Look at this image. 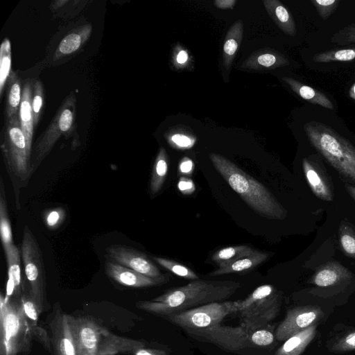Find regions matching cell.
I'll use <instances>...</instances> for the list:
<instances>
[{
	"label": "cell",
	"mask_w": 355,
	"mask_h": 355,
	"mask_svg": "<svg viewBox=\"0 0 355 355\" xmlns=\"http://www.w3.org/2000/svg\"><path fill=\"white\" fill-rule=\"evenodd\" d=\"M266 10L277 26L290 36L296 35V26L290 12L277 0H265Z\"/></svg>",
	"instance_id": "cell-22"
},
{
	"label": "cell",
	"mask_w": 355,
	"mask_h": 355,
	"mask_svg": "<svg viewBox=\"0 0 355 355\" xmlns=\"http://www.w3.org/2000/svg\"><path fill=\"white\" fill-rule=\"evenodd\" d=\"M76 98L67 96L46 130L37 140L31 155V172L37 169L49 155L56 141L62 136L67 137L74 130Z\"/></svg>",
	"instance_id": "cell-8"
},
{
	"label": "cell",
	"mask_w": 355,
	"mask_h": 355,
	"mask_svg": "<svg viewBox=\"0 0 355 355\" xmlns=\"http://www.w3.org/2000/svg\"><path fill=\"white\" fill-rule=\"evenodd\" d=\"M320 17L325 20L332 15L338 7L340 0H311Z\"/></svg>",
	"instance_id": "cell-38"
},
{
	"label": "cell",
	"mask_w": 355,
	"mask_h": 355,
	"mask_svg": "<svg viewBox=\"0 0 355 355\" xmlns=\"http://www.w3.org/2000/svg\"><path fill=\"white\" fill-rule=\"evenodd\" d=\"M302 168L312 192L321 200H333V183L323 164L315 157H305L302 160Z\"/></svg>",
	"instance_id": "cell-15"
},
{
	"label": "cell",
	"mask_w": 355,
	"mask_h": 355,
	"mask_svg": "<svg viewBox=\"0 0 355 355\" xmlns=\"http://www.w3.org/2000/svg\"><path fill=\"white\" fill-rule=\"evenodd\" d=\"M110 261L153 278L164 275L147 255L134 248L123 245H112L106 249Z\"/></svg>",
	"instance_id": "cell-12"
},
{
	"label": "cell",
	"mask_w": 355,
	"mask_h": 355,
	"mask_svg": "<svg viewBox=\"0 0 355 355\" xmlns=\"http://www.w3.org/2000/svg\"><path fill=\"white\" fill-rule=\"evenodd\" d=\"M188 58L187 53L185 51H181L179 52L177 56V61L178 63H184Z\"/></svg>",
	"instance_id": "cell-47"
},
{
	"label": "cell",
	"mask_w": 355,
	"mask_h": 355,
	"mask_svg": "<svg viewBox=\"0 0 355 355\" xmlns=\"http://www.w3.org/2000/svg\"><path fill=\"white\" fill-rule=\"evenodd\" d=\"M105 271L110 279L130 288L155 286L165 283L168 279L166 275L159 278L148 277L112 261H105Z\"/></svg>",
	"instance_id": "cell-16"
},
{
	"label": "cell",
	"mask_w": 355,
	"mask_h": 355,
	"mask_svg": "<svg viewBox=\"0 0 355 355\" xmlns=\"http://www.w3.org/2000/svg\"><path fill=\"white\" fill-rule=\"evenodd\" d=\"M153 259L159 265L175 275L191 280L199 279L198 275L194 271L178 262L157 257H153Z\"/></svg>",
	"instance_id": "cell-34"
},
{
	"label": "cell",
	"mask_w": 355,
	"mask_h": 355,
	"mask_svg": "<svg viewBox=\"0 0 355 355\" xmlns=\"http://www.w3.org/2000/svg\"><path fill=\"white\" fill-rule=\"evenodd\" d=\"M355 60V47L331 49L318 53L313 57L315 62H349Z\"/></svg>",
	"instance_id": "cell-33"
},
{
	"label": "cell",
	"mask_w": 355,
	"mask_h": 355,
	"mask_svg": "<svg viewBox=\"0 0 355 355\" xmlns=\"http://www.w3.org/2000/svg\"><path fill=\"white\" fill-rule=\"evenodd\" d=\"M349 96L355 100V83L353 84V85L349 89Z\"/></svg>",
	"instance_id": "cell-49"
},
{
	"label": "cell",
	"mask_w": 355,
	"mask_h": 355,
	"mask_svg": "<svg viewBox=\"0 0 355 355\" xmlns=\"http://www.w3.org/2000/svg\"><path fill=\"white\" fill-rule=\"evenodd\" d=\"M331 41L340 45L355 44V21L336 32Z\"/></svg>",
	"instance_id": "cell-37"
},
{
	"label": "cell",
	"mask_w": 355,
	"mask_h": 355,
	"mask_svg": "<svg viewBox=\"0 0 355 355\" xmlns=\"http://www.w3.org/2000/svg\"><path fill=\"white\" fill-rule=\"evenodd\" d=\"M351 277V272L340 263L330 261L316 270L311 282L316 286L325 287L338 284Z\"/></svg>",
	"instance_id": "cell-20"
},
{
	"label": "cell",
	"mask_w": 355,
	"mask_h": 355,
	"mask_svg": "<svg viewBox=\"0 0 355 355\" xmlns=\"http://www.w3.org/2000/svg\"><path fill=\"white\" fill-rule=\"evenodd\" d=\"M33 83L26 80L22 87L19 119L29 150L32 153L34 132V117L32 109Z\"/></svg>",
	"instance_id": "cell-17"
},
{
	"label": "cell",
	"mask_w": 355,
	"mask_h": 355,
	"mask_svg": "<svg viewBox=\"0 0 355 355\" xmlns=\"http://www.w3.org/2000/svg\"><path fill=\"white\" fill-rule=\"evenodd\" d=\"M186 331L198 340L212 343L231 352L245 348L249 341V335L243 327H233L218 324L209 328Z\"/></svg>",
	"instance_id": "cell-11"
},
{
	"label": "cell",
	"mask_w": 355,
	"mask_h": 355,
	"mask_svg": "<svg viewBox=\"0 0 355 355\" xmlns=\"http://www.w3.org/2000/svg\"><path fill=\"white\" fill-rule=\"evenodd\" d=\"M282 295L270 284L258 286L243 300L234 302L235 313L238 314L242 327L250 332L266 328L277 315L281 306Z\"/></svg>",
	"instance_id": "cell-7"
},
{
	"label": "cell",
	"mask_w": 355,
	"mask_h": 355,
	"mask_svg": "<svg viewBox=\"0 0 355 355\" xmlns=\"http://www.w3.org/2000/svg\"><path fill=\"white\" fill-rule=\"evenodd\" d=\"M338 243L342 252L355 260V227L344 220L338 230Z\"/></svg>",
	"instance_id": "cell-31"
},
{
	"label": "cell",
	"mask_w": 355,
	"mask_h": 355,
	"mask_svg": "<svg viewBox=\"0 0 355 355\" xmlns=\"http://www.w3.org/2000/svg\"><path fill=\"white\" fill-rule=\"evenodd\" d=\"M241 284L235 281L196 279L173 288L150 300L140 301L137 307L165 318L211 302H223L233 295Z\"/></svg>",
	"instance_id": "cell-1"
},
{
	"label": "cell",
	"mask_w": 355,
	"mask_h": 355,
	"mask_svg": "<svg viewBox=\"0 0 355 355\" xmlns=\"http://www.w3.org/2000/svg\"><path fill=\"white\" fill-rule=\"evenodd\" d=\"M345 187L347 191V193L350 195V196L355 201V186L351 184L346 183L345 184Z\"/></svg>",
	"instance_id": "cell-48"
},
{
	"label": "cell",
	"mask_w": 355,
	"mask_h": 355,
	"mask_svg": "<svg viewBox=\"0 0 355 355\" xmlns=\"http://www.w3.org/2000/svg\"><path fill=\"white\" fill-rule=\"evenodd\" d=\"M1 149L7 171L12 181L15 197L17 187L26 183L32 174L31 155L21 129L19 116L5 120Z\"/></svg>",
	"instance_id": "cell-6"
},
{
	"label": "cell",
	"mask_w": 355,
	"mask_h": 355,
	"mask_svg": "<svg viewBox=\"0 0 355 355\" xmlns=\"http://www.w3.org/2000/svg\"><path fill=\"white\" fill-rule=\"evenodd\" d=\"M270 257V253L266 251L257 250L246 257L239 258L226 265L218 266V268L209 273V276L242 273L252 270L261 264Z\"/></svg>",
	"instance_id": "cell-19"
},
{
	"label": "cell",
	"mask_w": 355,
	"mask_h": 355,
	"mask_svg": "<svg viewBox=\"0 0 355 355\" xmlns=\"http://www.w3.org/2000/svg\"><path fill=\"white\" fill-rule=\"evenodd\" d=\"M19 299L33 337L36 338L48 350H51L52 347L51 338L46 331L37 324L39 315L42 313L39 307L28 293H23Z\"/></svg>",
	"instance_id": "cell-18"
},
{
	"label": "cell",
	"mask_w": 355,
	"mask_h": 355,
	"mask_svg": "<svg viewBox=\"0 0 355 355\" xmlns=\"http://www.w3.org/2000/svg\"><path fill=\"white\" fill-rule=\"evenodd\" d=\"M316 334V325L313 324L285 340L274 355H300Z\"/></svg>",
	"instance_id": "cell-23"
},
{
	"label": "cell",
	"mask_w": 355,
	"mask_h": 355,
	"mask_svg": "<svg viewBox=\"0 0 355 355\" xmlns=\"http://www.w3.org/2000/svg\"><path fill=\"white\" fill-rule=\"evenodd\" d=\"M33 336L19 298L0 295V355H27Z\"/></svg>",
	"instance_id": "cell-5"
},
{
	"label": "cell",
	"mask_w": 355,
	"mask_h": 355,
	"mask_svg": "<svg viewBox=\"0 0 355 355\" xmlns=\"http://www.w3.org/2000/svg\"><path fill=\"white\" fill-rule=\"evenodd\" d=\"M166 150L161 148L155 161L150 181V191L156 195L162 188L168 173V164Z\"/></svg>",
	"instance_id": "cell-27"
},
{
	"label": "cell",
	"mask_w": 355,
	"mask_h": 355,
	"mask_svg": "<svg viewBox=\"0 0 355 355\" xmlns=\"http://www.w3.org/2000/svg\"><path fill=\"white\" fill-rule=\"evenodd\" d=\"M171 139L177 146L181 148L190 147L193 144L191 139L183 135H175L172 137Z\"/></svg>",
	"instance_id": "cell-43"
},
{
	"label": "cell",
	"mask_w": 355,
	"mask_h": 355,
	"mask_svg": "<svg viewBox=\"0 0 355 355\" xmlns=\"http://www.w3.org/2000/svg\"><path fill=\"white\" fill-rule=\"evenodd\" d=\"M11 44L5 38L0 47V96L3 95L4 87L11 73Z\"/></svg>",
	"instance_id": "cell-32"
},
{
	"label": "cell",
	"mask_w": 355,
	"mask_h": 355,
	"mask_svg": "<svg viewBox=\"0 0 355 355\" xmlns=\"http://www.w3.org/2000/svg\"><path fill=\"white\" fill-rule=\"evenodd\" d=\"M323 316L321 309L317 306H303L293 308L277 327L275 338L280 341L286 340L292 336L315 324Z\"/></svg>",
	"instance_id": "cell-13"
},
{
	"label": "cell",
	"mask_w": 355,
	"mask_h": 355,
	"mask_svg": "<svg viewBox=\"0 0 355 355\" xmlns=\"http://www.w3.org/2000/svg\"><path fill=\"white\" fill-rule=\"evenodd\" d=\"M92 33V26L89 24L76 28L67 35L60 42L54 54V60L69 55L78 50L88 40Z\"/></svg>",
	"instance_id": "cell-21"
},
{
	"label": "cell",
	"mask_w": 355,
	"mask_h": 355,
	"mask_svg": "<svg viewBox=\"0 0 355 355\" xmlns=\"http://www.w3.org/2000/svg\"><path fill=\"white\" fill-rule=\"evenodd\" d=\"M243 35V22L238 21L230 28L223 45V65L229 69Z\"/></svg>",
	"instance_id": "cell-29"
},
{
	"label": "cell",
	"mask_w": 355,
	"mask_h": 355,
	"mask_svg": "<svg viewBox=\"0 0 355 355\" xmlns=\"http://www.w3.org/2000/svg\"><path fill=\"white\" fill-rule=\"evenodd\" d=\"M284 80L293 92L305 101L329 110L334 109L330 100L320 91L291 78H284Z\"/></svg>",
	"instance_id": "cell-25"
},
{
	"label": "cell",
	"mask_w": 355,
	"mask_h": 355,
	"mask_svg": "<svg viewBox=\"0 0 355 355\" xmlns=\"http://www.w3.org/2000/svg\"><path fill=\"white\" fill-rule=\"evenodd\" d=\"M257 250L247 245H238L223 248L216 251L211 257V260L218 266L226 265L239 258L249 256Z\"/></svg>",
	"instance_id": "cell-30"
},
{
	"label": "cell",
	"mask_w": 355,
	"mask_h": 355,
	"mask_svg": "<svg viewBox=\"0 0 355 355\" xmlns=\"http://www.w3.org/2000/svg\"><path fill=\"white\" fill-rule=\"evenodd\" d=\"M193 170V163L188 157H184L179 165V171L182 175H191Z\"/></svg>",
	"instance_id": "cell-44"
},
{
	"label": "cell",
	"mask_w": 355,
	"mask_h": 355,
	"mask_svg": "<svg viewBox=\"0 0 355 355\" xmlns=\"http://www.w3.org/2000/svg\"><path fill=\"white\" fill-rule=\"evenodd\" d=\"M0 236L4 252L13 245L11 223L8 216L4 184L0 180Z\"/></svg>",
	"instance_id": "cell-26"
},
{
	"label": "cell",
	"mask_w": 355,
	"mask_h": 355,
	"mask_svg": "<svg viewBox=\"0 0 355 355\" xmlns=\"http://www.w3.org/2000/svg\"><path fill=\"white\" fill-rule=\"evenodd\" d=\"M331 349L336 352L355 350V330H352L340 336L334 343Z\"/></svg>",
	"instance_id": "cell-39"
},
{
	"label": "cell",
	"mask_w": 355,
	"mask_h": 355,
	"mask_svg": "<svg viewBox=\"0 0 355 355\" xmlns=\"http://www.w3.org/2000/svg\"><path fill=\"white\" fill-rule=\"evenodd\" d=\"M77 355H116L133 353L140 341L110 333L92 318L69 315Z\"/></svg>",
	"instance_id": "cell-3"
},
{
	"label": "cell",
	"mask_w": 355,
	"mask_h": 355,
	"mask_svg": "<svg viewBox=\"0 0 355 355\" xmlns=\"http://www.w3.org/2000/svg\"><path fill=\"white\" fill-rule=\"evenodd\" d=\"M65 218V212L62 208H56L46 211L44 214V221L50 229L58 227Z\"/></svg>",
	"instance_id": "cell-41"
},
{
	"label": "cell",
	"mask_w": 355,
	"mask_h": 355,
	"mask_svg": "<svg viewBox=\"0 0 355 355\" xmlns=\"http://www.w3.org/2000/svg\"><path fill=\"white\" fill-rule=\"evenodd\" d=\"M44 88L38 80L33 81L32 109L34 117V124L36 126L40 121V114L44 103Z\"/></svg>",
	"instance_id": "cell-36"
},
{
	"label": "cell",
	"mask_w": 355,
	"mask_h": 355,
	"mask_svg": "<svg viewBox=\"0 0 355 355\" xmlns=\"http://www.w3.org/2000/svg\"><path fill=\"white\" fill-rule=\"evenodd\" d=\"M249 341L259 346H266L272 343L275 336L273 334L266 328L259 329L250 332Z\"/></svg>",
	"instance_id": "cell-40"
},
{
	"label": "cell",
	"mask_w": 355,
	"mask_h": 355,
	"mask_svg": "<svg viewBox=\"0 0 355 355\" xmlns=\"http://www.w3.org/2000/svg\"><path fill=\"white\" fill-rule=\"evenodd\" d=\"M236 1L234 0L216 1L215 4L218 8H232Z\"/></svg>",
	"instance_id": "cell-46"
},
{
	"label": "cell",
	"mask_w": 355,
	"mask_h": 355,
	"mask_svg": "<svg viewBox=\"0 0 355 355\" xmlns=\"http://www.w3.org/2000/svg\"><path fill=\"white\" fill-rule=\"evenodd\" d=\"M178 187L184 194H191L195 191V185L193 181L186 178H181L180 179Z\"/></svg>",
	"instance_id": "cell-42"
},
{
	"label": "cell",
	"mask_w": 355,
	"mask_h": 355,
	"mask_svg": "<svg viewBox=\"0 0 355 355\" xmlns=\"http://www.w3.org/2000/svg\"><path fill=\"white\" fill-rule=\"evenodd\" d=\"M7 96L5 108V120L19 116L21 100V83L17 74L11 71L7 83Z\"/></svg>",
	"instance_id": "cell-24"
},
{
	"label": "cell",
	"mask_w": 355,
	"mask_h": 355,
	"mask_svg": "<svg viewBox=\"0 0 355 355\" xmlns=\"http://www.w3.org/2000/svg\"><path fill=\"white\" fill-rule=\"evenodd\" d=\"M49 323L51 345L55 355H77L69 315L54 310Z\"/></svg>",
	"instance_id": "cell-14"
},
{
	"label": "cell",
	"mask_w": 355,
	"mask_h": 355,
	"mask_svg": "<svg viewBox=\"0 0 355 355\" xmlns=\"http://www.w3.org/2000/svg\"><path fill=\"white\" fill-rule=\"evenodd\" d=\"M133 355H168V354L161 349L145 348V346L135 350Z\"/></svg>",
	"instance_id": "cell-45"
},
{
	"label": "cell",
	"mask_w": 355,
	"mask_h": 355,
	"mask_svg": "<svg viewBox=\"0 0 355 355\" xmlns=\"http://www.w3.org/2000/svg\"><path fill=\"white\" fill-rule=\"evenodd\" d=\"M253 68L256 66L261 67L262 68H275L288 64V60L283 55L277 52H266L259 54L253 59Z\"/></svg>",
	"instance_id": "cell-35"
},
{
	"label": "cell",
	"mask_w": 355,
	"mask_h": 355,
	"mask_svg": "<svg viewBox=\"0 0 355 355\" xmlns=\"http://www.w3.org/2000/svg\"><path fill=\"white\" fill-rule=\"evenodd\" d=\"M209 158L230 187L256 212L271 219L286 218L285 208L263 184L220 155L211 153Z\"/></svg>",
	"instance_id": "cell-2"
},
{
	"label": "cell",
	"mask_w": 355,
	"mask_h": 355,
	"mask_svg": "<svg viewBox=\"0 0 355 355\" xmlns=\"http://www.w3.org/2000/svg\"><path fill=\"white\" fill-rule=\"evenodd\" d=\"M21 255L28 285V293L42 312L46 300L44 261L37 240L27 225L24 227L23 232Z\"/></svg>",
	"instance_id": "cell-9"
},
{
	"label": "cell",
	"mask_w": 355,
	"mask_h": 355,
	"mask_svg": "<svg viewBox=\"0 0 355 355\" xmlns=\"http://www.w3.org/2000/svg\"><path fill=\"white\" fill-rule=\"evenodd\" d=\"M4 253L8 266V277L11 278L15 282L16 288L15 297L19 298L24 291L21 276V252L15 245H13Z\"/></svg>",
	"instance_id": "cell-28"
},
{
	"label": "cell",
	"mask_w": 355,
	"mask_h": 355,
	"mask_svg": "<svg viewBox=\"0 0 355 355\" xmlns=\"http://www.w3.org/2000/svg\"><path fill=\"white\" fill-rule=\"evenodd\" d=\"M306 135L315 148L351 184L355 186V147L324 123H305Z\"/></svg>",
	"instance_id": "cell-4"
},
{
	"label": "cell",
	"mask_w": 355,
	"mask_h": 355,
	"mask_svg": "<svg viewBox=\"0 0 355 355\" xmlns=\"http://www.w3.org/2000/svg\"><path fill=\"white\" fill-rule=\"evenodd\" d=\"M235 313L234 301L211 302L187 311L172 314L167 318L171 323L187 330L209 328L220 324L228 315Z\"/></svg>",
	"instance_id": "cell-10"
}]
</instances>
